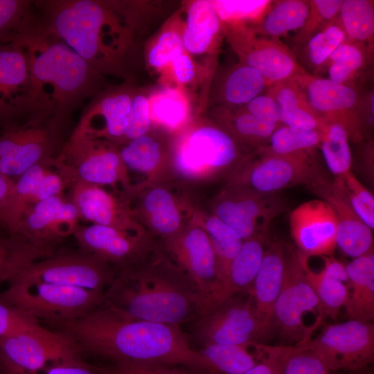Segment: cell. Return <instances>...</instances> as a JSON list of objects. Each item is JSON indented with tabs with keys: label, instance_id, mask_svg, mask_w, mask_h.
I'll return each mask as SVG.
<instances>
[{
	"label": "cell",
	"instance_id": "obj_1",
	"mask_svg": "<svg viewBox=\"0 0 374 374\" xmlns=\"http://www.w3.org/2000/svg\"><path fill=\"white\" fill-rule=\"evenodd\" d=\"M51 324L80 352L116 364L181 365L211 374L204 357L190 346L179 326L134 319L105 305L80 319Z\"/></svg>",
	"mask_w": 374,
	"mask_h": 374
},
{
	"label": "cell",
	"instance_id": "obj_2",
	"mask_svg": "<svg viewBox=\"0 0 374 374\" xmlns=\"http://www.w3.org/2000/svg\"><path fill=\"white\" fill-rule=\"evenodd\" d=\"M33 8L13 41L28 61L33 98L30 117L51 118L69 127L73 112L101 90L103 75L55 34Z\"/></svg>",
	"mask_w": 374,
	"mask_h": 374
},
{
	"label": "cell",
	"instance_id": "obj_3",
	"mask_svg": "<svg viewBox=\"0 0 374 374\" xmlns=\"http://www.w3.org/2000/svg\"><path fill=\"white\" fill-rule=\"evenodd\" d=\"M103 305L134 319L176 326L207 312L194 283L157 246L136 263L116 271Z\"/></svg>",
	"mask_w": 374,
	"mask_h": 374
},
{
	"label": "cell",
	"instance_id": "obj_4",
	"mask_svg": "<svg viewBox=\"0 0 374 374\" xmlns=\"http://www.w3.org/2000/svg\"><path fill=\"white\" fill-rule=\"evenodd\" d=\"M45 24L103 75H123L132 19L126 3L97 0H38Z\"/></svg>",
	"mask_w": 374,
	"mask_h": 374
},
{
	"label": "cell",
	"instance_id": "obj_5",
	"mask_svg": "<svg viewBox=\"0 0 374 374\" xmlns=\"http://www.w3.org/2000/svg\"><path fill=\"white\" fill-rule=\"evenodd\" d=\"M230 186L261 193L304 185L308 188L330 179L314 150L280 155L257 149L229 174Z\"/></svg>",
	"mask_w": 374,
	"mask_h": 374
},
{
	"label": "cell",
	"instance_id": "obj_6",
	"mask_svg": "<svg viewBox=\"0 0 374 374\" xmlns=\"http://www.w3.org/2000/svg\"><path fill=\"white\" fill-rule=\"evenodd\" d=\"M105 292L41 282L11 281L0 299L51 323L83 317L103 305Z\"/></svg>",
	"mask_w": 374,
	"mask_h": 374
},
{
	"label": "cell",
	"instance_id": "obj_7",
	"mask_svg": "<svg viewBox=\"0 0 374 374\" xmlns=\"http://www.w3.org/2000/svg\"><path fill=\"white\" fill-rule=\"evenodd\" d=\"M193 322L192 333L202 346L265 344L276 332L258 312L251 292L226 299Z\"/></svg>",
	"mask_w": 374,
	"mask_h": 374
},
{
	"label": "cell",
	"instance_id": "obj_8",
	"mask_svg": "<svg viewBox=\"0 0 374 374\" xmlns=\"http://www.w3.org/2000/svg\"><path fill=\"white\" fill-rule=\"evenodd\" d=\"M68 128L42 117L4 127L0 134V172L15 180L31 166L57 157L69 137Z\"/></svg>",
	"mask_w": 374,
	"mask_h": 374
},
{
	"label": "cell",
	"instance_id": "obj_9",
	"mask_svg": "<svg viewBox=\"0 0 374 374\" xmlns=\"http://www.w3.org/2000/svg\"><path fill=\"white\" fill-rule=\"evenodd\" d=\"M57 159L70 180L130 188L119 147L107 140L71 131Z\"/></svg>",
	"mask_w": 374,
	"mask_h": 374
},
{
	"label": "cell",
	"instance_id": "obj_10",
	"mask_svg": "<svg viewBox=\"0 0 374 374\" xmlns=\"http://www.w3.org/2000/svg\"><path fill=\"white\" fill-rule=\"evenodd\" d=\"M308 313L322 317L297 249L285 242L284 278L272 319L275 331L285 341L295 342L294 346L308 342L317 329L305 325L303 318Z\"/></svg>",
	"mask_w": 374,
	"mask_h": 374
},
{
	"label": "cell",
	"instance_id": "obj_11",
	"mask_svg": "<svg viewBox=\"0 0 374 374\" xmlns=\"http://www.w3.org/2000/svg\"><path fill=\"white\" fill-rule=\"evenodd\" d=\"M116 270L78 250L54 252L25 265L8 282H41L105 292Z\"/></svg>",
	"mask_w": 374,
	"mask_h": 374
},
{
	"label": "cell",
	"instance_id": "obj_12",
	"mask_svg": "<svg viewBox=\"0 0 374 374\" xmlns=\"http://www.w3.org/2000/svg\"><path fill=\"white\" fill-rule=\"evenodd\" d=\"M305 346L331 373L361 369L374 358V326L354 319L329 325Z\"/></svg>",
	"mask_w": 374,
	"mask_h": 374
},
{
	"label": "cell",
	"instance_id": "obj_13",
	"mask_svg": "<svg viewBox=\"0 0 374 374\" xmlns=\"http://www.w3.org/2000/svg\"><path fill=\"white\" fill-rule=\"evenodd\" d=\"M77 346L65 335L44 328L0 338V367L37 373L48 365L80 357Z\"/></svg>",
	"mask_w": 374,
	"mask_h": 374
},
{
	"label": "cell",
	"instance_id": "obj_14",
	"mask_svg": "<svg viewBox=\"0 0 374 374\" xmlns=\"http://www.w3.org/2000/svg\"><path fill=\"white\" fill-rule=\"evenodd\" d=\"M247 157L226 130L203 126L193 130L176 154V166L186 176L229 172Z\"/></svg>",
	"mask_w": 374,
	"mask_h": 374
},
{
	"label": "cell",
	"instance_id": "obj_15",
	"mask_svg": "<svg viewBox=\"0 0 374 374\" xmlns=\"http://www.w3.org/2000/svg\"><path fill=\"white\" fill-rule=\"evenodd\" d=\"M163 248L194 283L206 301L207 312L212 310L217 303L222 283L206 231L201 227H193L166 239Z\"/></svg>",
	"mask_w": 374,
	"mask_h": 374
},
{
	"label": "cell",
	"instance_id": "obj_16",
	"mask_svg": "<svg viewBox=\"0 0 374 374\" xmlns=\"http://www.w3.org/2000/svg\"><path fill=\"white\" fill-rule=\"evenodd\" d=\"M80 220L75 206L67 197L53 196L29 207L9 236L55 251L60 241L73 235Z\"/></svg>",
	"mask_w": 374,
	"mask_h": 374
},
{
	"label": "cell",
	"instance_id": "obj_17",
	"mask_svg": "<svg viewBox=\"0 0 374 374\" xmlns=\"http://www.w3.org/2000/svg\"><path fill=\"white\" fill-rule=\"evenodd\" d=\"M73 236L78 250L107 263L116 271L136 263L155 246L143 231H127L97 224H80Z\"/></svg>",
	"mask_w": 374,
	"mask_h": 374
},
{
	"label": "cell",
	"instance_id": "obj_18",
	"mask_svg": "<svg viewBox=\"0 0 374 374\" xmlns=\"http://www.w3.org/2000/svg\"><path fill=\"white\" fill-rule=\"evenodd\" d=\"M33 89L24 50L15 42L0 44V125L19 124L33 112Z\"/></svg>",
	"mask_w": 374,
	"mask_h": 374
},
{
	"label": "cell",
	"instance_id": "obj_19",
	"mask_svg": "<svg viewBox=\"0 0 374 374\" xmlns=\"http://www.w3.org/2000/svg\"><path fill=\"white\" fill-rule=\"evenodd\" d=\"M290 232L297 250L306 258L332 256L337 248V220L332 207L317 199L289 214Z\"/></svg>",
	"mask_w": 374,
	"mask_h": 374
},
{
	"label": "cell",
	"instance_id": "obj_20",
	"mask_svg": "<svg viewBox=\"0 0 374 374\" xmlns=\"http://www.w3.org/2000/svg\"><path fill=\"white\" fill-rule=\"evenodd\" d=\"M132 96L127 87L100 91L86 105L73 131L123 145Z\"/></svg>",
	"mask_w": 374,
	"mask_h": 374
},
{
	"label": "cell",
	"instance_id": "obj_21",
	"mask_svg": "<svg viewBox=\"0 0 374 374\" xmlns=\"http://www.w3.org/2000/svg\"><path fill=\"white\" fill-rule=\"evenodd\" d=\"M68 192L67 197L80 220L127 231H142L136 226L124 195L117 197L101 186L81 181L73 183Z\"/></svg>",
	"mask_w": 374,
	"mask_h": 374
},
{
	"label": "cell",
	"instance_id": "obj_22",
	"mask_svg": "<svg viewBox=\"0 0 374 374\" xmlns=\"http://www.w3.org/2000/svg\"><path fill=\"white\" fill-rule=\"evenodd\" d=\"M308 189L327 202L337 220V247L351 258L361 256L373 248V231L350 206L341 184L330 179Z\"/></svg>",
	"mask_w": 374,
	"mask_h": 374
},
{
	"label": "cell",
	"instance_id": "obj_23",
	"mask_svg": "<svg viewBox=\"0 0 374 374\" xmlns=\"http://www.w3.org/2000/svg\"><path fill=\"white\" fill-rule=\"evenodd\" d=\"M57 158V157H56ZM39 162L14 180L10 202L11 235L23 213L33 204L53 196L64 195L71 182L57 159Z\"/></svg>",
	"mask_w": 374,
	"mask_h": 374
},
{
	"label": "cell",
	"instance_id": "obj_24",
	"mask_svg": "<svg viewBox=\"0 0 374 374\" xmlns=\"http://www.w3.org/2000/svg\"><path fill=\"white\" fill-rule=\"evenodd\" d=\"M305 88L308 104L321 119L326 123H339L346 128L349 136L355 139L361 138L359 121L349 114L359 100L354 88L317 78H308Z\"/></svg>",
	"mask_w": 374,
	"mask_h": 374
},
{
	"label": "cell",
	"instance_id": "obj_25",
	"mask_svg": "<svg viewBox=\"0 0 374 374\" xmlns=\"http://www.w3.org/2000/svg\"><path fill=\"white\" fill-rule=\"evenodd\" d=\"M298 252L306 277L319 300L321 315L323 318L337 319L349 294L345 265L332 256H322L323 267L320 271H314L309 266V258Z\"/></svg>",
	"mask_w": 374,
	"mask_h": 374
},
{
	"label": "cell",
	"instance_id": "obj_26",
	"mask_svg": "<svg viewBox=\"0 0 374 374\" xmlns=\"http://www.w3.org/2000/svg\"><path fill=\"white\" fill-rule=\"evenodd\" d=\"M285 273V242L274 238L267 245L251 290L258 312L272 322Z\"/></svg>",
	"mask_w": 374,
	"mask_h": 374
},
{
	"label": "cell",
	"instance_id": "obj_27",
	"mask_svg": "<svg viewBox=\"0 0 374 374\" xmlns=\"http://www.w3.org/2000/svg\"><path fill=\"white\" fill-rule=\"evenodd\" d=\"M239 52L244 64L259 71L267 84L285 81L301 71L288 49L276 42L252 37Z\"/></svg>",
	"mask_w": 374,
	"mask_h": 374
},
{
	"label": "cell",
	"instance_id": "obj_28",
	"mask_svg": "<svg viewBox=\"0 0 374 374\" xmlns=\"http://www.w3.org/2000/svg\"><path fill=\"white\" fill-rule=\"evenodd\" d=\"M346 267L350 288L344 306L348 316L366 323L374 319V249L353 258Z\"/></svg>",
	"mask_w": 374,
	"mask_h": 374
},
{
	"label": "cell",
	"instance_id": "obj_29",
	"mask_svg": "<svg viewBox=\"0 0 374 374\" xmlns=\"http://www.w3.org/2000/svg\"><path fill=\"white\" fill-rule=\"evenodd\" d=\"M269 242L267 233L243 241L239 252L231 263L217 305L238 294L251 292L265 247Z\"/></svg>",
	"mask_w": 374,
	"mask_h": 374
},
{
	"label": "cell",
	"instance_id": "obj_30",
	"mask_svg": "<svg viewBox=\"0 0 374 374\" xmlns=\"http://www.w3.org/2000/svg\"><path fill=\"white\" fill-rule=\"evenodd\" d=\"M269 345L206 344L199 350L207 362L211 374H243L266 355Z\"/></svg>",
	"mask_w": 374,
	"mask_h": 374
},
{
	"label": "cell",
	"instance_id": "obj_31",
	"mask_svg": "<svg viewBox=\"0 0 374 374\" xmlns=\"http://www.w3.org/2000/svg\"><path fill=\"white\" fill-rule=\"evenodd\" d=\"M280 109V124L303 130L323 131L326 122L321 119L305 102L303 94L296 86L285 81L276 83L269 93Z\"/></svg>",
	"mask_w": 374,
	"mask_h": 374
},
{
	"label": "cell",
	"instance_id": "obj_32",
	"mask_svg": "<svg viewBox=\"0 0 374 374\" xmlns=\"http://www.w3.org/2000/svg\"><path fill=\"white\" fill-rule=\"evenodd\" d=\"M220 26V19L211 1H196L189 7L181 37L184 48L190 53L205 52Z\"/></svg>",
	"mask_w": 374,
	"mask_h": 374
},
{
	"label": "cell",
	"instance_id": "obj_33",
	"mask_svg": "<svg viewBox=\"0 0 374 374\" xmlns=\"http://www.w3.org/2000/svg\"><path fill=\"white\" fill-rule=\"evenodd\" d=\"M143 209L152 229L166 239L177 235L181 217L172 194L163 188H154L143 199Z\"/></svg>",
	"mask_w": 374,
	"mask_h": 374
},
{
	"label": "cell",
	"instance_id": "obj_34",
	"mask_svg": "<svg viewBox=\"0 0 374 374\" xmlns=\"http://www.w3.org/2000/svg\"><path fill=\"white\" fill-rule=\"evenodd\" d=\"M204 229L215 251L223 287L231 263L239 252L244 240L235 230L215 215L206 219Z\"/></svg>",
	"mask_w": 374,
	"mask_h": 374
},
{
	"label": "cell",
	"instance_id": "obj_35",
	"mask_svg": "<svg viewBox=\"0 0 374 374\" xmlns=\"http://www.w3.org/2000/svg\"><path fill=\"white\" fill-rule=\"evenodd\" d=\"M346 128L337 122L326 123L319 145L326 164L334 178L350 170L352 154Z\"/></svg>",
	"mask_w": 374,
	"mask_h": 374
},
{
	"label": "cell",
	"instance_id": "obj_36",
	"mask_svg": "<svg viewBox=\"0 0 374 374\" xmlns=\"http://www.w3.org/2000/svg\"><path fill=\"white\" fill-rule=\"evenodd\" d=\"M310 4L300 0H285L275 3L262 20V30L266 35L278 37L305 26Z\"/></svg>",
	"mask_w": 374,
	"mask_h": 374
},
{
	"label": "cell",
	"instance_id": "obj_37",
	"mask_svg": "<svg viewBox=\"0 0 374 374\" xmlns=\"http://www.w3.org/2000/svg\"><path fill=\"white\" fill-rule=\"evenodd\" d=\"M323 132L279 125L260 149L275 154L286 155L314 150L319 147Z\"/></svg>",
	"mask_w": 374,
	"mask_h": 374
},
{
	"label": "cell",
	"instance_id": "obj_38",
	"mask_svg": "<svg viewBox=\"0 0 374 374\" xmlns=\"http://www.w3.org/2000/svg\"><path fill=\"white\" fill-rule=\"evenodd\" d=\"M266 84L259 71L242 64L227 76L223 88L224 97L233 105L247 104L260 95Z\"/></svg>",
	"mask_w": 374,
	"mask_h": 374
},
{
	"label": "cell",
	"instance_id": "obj_39",
	"mask_svg": "<svg viewBox=\"0 0 374 374\" xmlns=\"http://www.w3.org/2000/svg\"><path fill=\"white\" fill-rule=\"evenodd\" d=\"M118 147L127 169L148 173L156 169L161 162L160 145L147 134L132 139Z\"/></svg>",
	"mask_w": 374,
	"mask_h": 374
},
{
	"label": "cell",
	"instance_id": "obj_40",
	"mask_svg": "<svg viewBox=\"0 0 374 374\" xmlns=\"http://www.w3.org/2000/svg\"><path fill=\"white\" fill-rule=\"evenodd\" d=\"M344 31L356 41H365L374 33L373 1L344 0L340 8Z\"/></svg>",
	"mask_w": 374,
	"mask_h": 374
},
{
	"label": "cell",
	"instance_id": "obj_41",
	"mask_svg": "<svg viewBox=\"0 0 374 374\" xmlns=\"http://www.w3.org/2000/svg\"><path fill=\"white\" fill-rule=\"evenodd\" d=\"M278 125L258 118L247 111L235 114L228 123L229 134L236 140L238 139L251 145L254 151L267 143Z\"/></svg>",
	"mask_w": 374,
	"mask_h": 374
},
{
	"label": "cell",
	"instance_id": "obj_42",
	"mask_svg": "<svg viewBox=\"0 0 374 374\" xmlns=\"http://www.w3.org/2000/svg\"><path fill=\"white\" fill-rule=\"evenodd\" d=\"M33 12V1L0 0V44L12 42Z\"/></svg>",
	"mask_w": 374,
	"mask_h": 374
},
{
	"label": "cell",
	"instance_id": "obj_43",
	"mask_svg": "<svg viewBox=\"0 0 374 374\" xmlns=\"http://www.w3.org/2000/svg\"><path fill=\"white\" fill-rule=\"evenodd\" d=\"M215 215L235 230L245 240L267 233L247 216L239 204L226 192L220 197L215 207Z\"/></svg>",
	"mask_w": 374,
	"mask_h": 374
},
{
	"label": "cell",
	"instance_id": "obj_44",
	"mask_svg": "<svg viewBox=\"0 0 374 374\" xmlns=\"http://www.w3.org/2000/svg\"><path fill=\"white\" fill-rule=\"evenodd\" d=\"M341 185L347 199L358 217L372 231L374 229L373 195L357 179L351 170L334 178Z\"/></svg>",
	"mask_w": 374,
	"mask_h": 374
},
{
	"label": "cell",
	"instance_id": "obj_45",
	"mask_svg": "<svg viewBox=\"0 0 374 374\" xmlns=\"http://www.w3.org/2000/svg\"><path fill=\"white\" fill-rule=\"evenodd\" d=\"M149 103L150 116L167 127H176L186 118V103L176 91H164Z\"/></svg>",
	"mask_w": 374,
	"mask_h": 374
},
{
	"label": "cell",
	"instance_id": "obj_46",
	"mask_svg": "<svg viewBox=\"0 0 374 374\" xmlns=\"http://www.w3.org/2000/svg\"><path fill=\"white\" fill-rule=\"evenodd\" d=\"M329 80L339 84L344 82L358 71L364 63L360 48L353 44L342 42L330 55Z\"/></svg>",
	"mask_w": 374,
	"mask_h": 374
},
{
	"label": "cell",
	"instance_id": "obj_47",
	"mask_svg": "<svg viewBox=\"0 0 374 374\" xmlns=\"http://www.w3.org/2000/svg\"><path fill=\"white\" fill-rule=\"evenodd\" d=\"M344 37V29L335 24L328 26L317 33L310 39L308 45L311 62L314 65H321L343 42Z\"/></svg>",
	"mask_w": 374,
	"mask_h": 374
},
{
	"label": "cell",
	"instance_id": "obj_48",
	"mask_svg": "<svg viewBox=\"0 0 374 374\" xmlns=\"http://www.w3.org/2000/svg\"><path fill=\"white\" fill-rule=\"evenodd\" d=\"M323 363L305 346H292L283 367L282 374H330Z\"/></svg>",
	"mask_w": 374,
	"mask_h": 374
},
{
	"label": "cell",
	"instance_id": "obj_49",
	"mask_svg": "<svg viewBox=\"0 0 374 374\" xmlns=\"http://www.w3.org/2000/svg\"><path fill=\"white\" fill-rule=\"evenodd\" d=\"M44 328L37 320L0 299V338Z\"/></svg>",
	"mask_w": 374,
	"mask_h": 374
},
{
	"label": "cell",
	"instance_id": "obj_50",
	"mask_svg": "<svg viewBox=\"0 0 374 374\" xmlns=\"http://www.w3.org/2000/svg\"><path fill=\"white\" fill-rule=\"evenodd\" d=\"M270 1H211L220 19L233 21L256 17L266 10Z\"/></svg>",
	"mask_w": 374,
	"mask_h": 374
},
{
	"label": "cell",
	"instance_id": "obj_51",
	"mask_svg": "<svg viewBox=\"0 0 374 374\" xmlns=\"http://www.w3.org/2000/svg\"><path fill=\"white\" fill-rule=\"evenodd\" d=\"M181 37L176 32H163L148 54L149 64L157 69L162 68L185 53Z\"/></svg>",
	"mask_w": 374,
	"mask_h": 374
},
{
	"label": "cell",
	"instance_id": "obj_52",
	"mask_svg": "<svg viewBox=\"0 0 374 374\" xmlns=\"http://www.w3.org/2000/svg\"><path fill=\"white\" fill-rule=\"evenodd\" d=\"M150 103L142 94L134 95L127 117L124 144L135 138L147 134L150 125Z\"/></svg>",
	"mask_w": 374,
	"mask_h": 374
},
{
	"label": "cell",
	"instance_id": "obj_53",
	"mask_svg": "<svg viewBox=\"0 0 374 374\" xmlns=\"http://www.w3.org/2000/svg\"><path fill=\"white\" fill-rule=\"evenodd\" d=\"M292 346H269L265 357L243 374H282L285 359Z\"/></svg>",
	"mask_w": 374,
	"mask_h": 374
},
{
	"label": "cell",
	"instance_id": "obj_54",
	"mask_svg": "<svg viewBox=\"0 0 374 374\" xmlns=\"http://www.w3.org/2000/svg\"><path fill=\"white\" fill-rule=\"evenodd\" d=\"M3 370L8 374H27L17 371ZM41 371L44 374H112V371L107 372L86 363L80 357L53 363Z\"/></svg>",
	"mask_w": 374,
	"mask_h": 374
},
{
	"label": "cell",
	"instance_id": "obj_55",
	"mask_svg": "<svg viewBox=\"0 0 374 374\" xmlns=\"http://www.w3.org/2000/svg\"><path fill=\"white\" fill-rule=\"evenodd\" d=\"M246 111L266 122L280 125V109L269 95H258L246 104Z\"/></svg>",
	"mask_w": 374,
	"mask_h": 374
},
{
	"label": "cell",
	"instance_id": "obj_56",
	"mask_svg": "<svg viewBox=\"0 0 374 374\" xmlns=\"http://www.w3.org/2000/svg\"><path fill=\"white\" fill-rule=\"evenodd\" d=\"M114 369L123 374H195L172 365L151 363L116 364Z\"/></svg>",
	"mask_w": 374,
	"mask_h": 374
},
{
	"label": "cell",
	"instance_id": "obj_57",
	"mask_svg": "<svg viewBox=\"0 0 374 374\" xmlns=\"http://www.w3.org/2000/svg\"><path fill=\"white\" fill-rule=\"evenodd\" d=\"M14 180L0 172V224L8 231L12 230L10 202Z\"/></svg>",
	"mask_w": 374,
	"mask_h": 374
},
{
	"label": "cell",
	"instance_id": "obj_58",
	"mask_svg": "<svg viewBox=\"0 0 374 374\" xmlns=\"http://www.w3.org/2000/svg\"><path fill=\"white\" fill-rule=\"evenodd\" d=\"M174 75L177 80L187 83L192 80L194 74V65L189 55L184 53L172 62Z\"/></svg>",
	"mask_w": 374,
	"mask_h": 374
},
{
	"label": "cell",
	"instance_id": "obj_59",
	"mask_svg": "<svg viewBox=\"0 0 374 374\" xmlns=\"http://www.w3.org/2000/svg\"><path fill=\"white\" fill-rule=\"evenodd\" d=\"M342 2L341 0H314L310 4L322 19L328 20L339 12Z\"/></svg>",
	"mask_w": 374,
	"mask_h": 374
},
{
	"label": "cell",
	"instance_id": "obj_60",
	"mask_svg": "<svg viewBox=\"0 0 374 374\" xmlns=\"http://www.w3.org/2000/svg\"><path fill=\"white\" fill-rule=\"evenodd\" d=\"M3 249L0 238V287L6 283L3 268Z\"/></svg>",
	"mask_w": 374,
	"mask_h": 374
},
{
	"label": "cell",
	"instance_id": "obj_61",
	"mask_svg": "<svg viewBox=\"0 0 374 374\" xmlns=\"http://www.w3.org/2000/svg\"><path fill=\"white\" fill-rule=\"evenodd\" d=\"M112 373H113V374H123V373H120V372L116 371L114 368V370L112 371Z\"/></svg>",
	"mask_w": 374,
	"mask_h": 374
},
{
	"label": "cell",
	"instance_id": "obj_62",
	"mask_svg": "<svg viewBox=\"0 0 374 374\" xmlns=\"http://www.w3.org/2000/svg\"><path fill=\"white\" fill-rule=\"evenodd\" d=\"M0 374H8V373L0 367Z\"/></svg>",
	"mask_w": 374,
	"mask_h": 374
},
{
	"label": "cell",
	"instance_id": "obj_63",
	"mask_svg": "<svg viewBox=\"0 0 374 374\" xmlns=\"http://www.w3.org/2000/svg\"><path fill=\"white\" fill-rule=\"evenodd\" d=\"M0 238H1V236H0Z\"/></svg>",
	"mask_w": 374,
	"mask_h": 374
},
{
	"label": "cell",
	"instance_id": "obj_64",
	"mask_svg": "<svg viewBox=\"0 0 374 374\" xmlns=\"http://www.w3.org/2000/svg\"><path fill=\"white\" fill-rule=\"evenodd\" d=\"M112 374H113V373H112Z\"/></svg>",
	"mask_w": 374,
	"mask_h": 374
}]
</instances>
